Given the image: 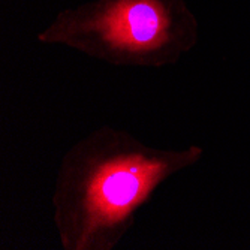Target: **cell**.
<instances>
[{
    "mask_svg": "<svg viewBox=\"0 0 250 250\" xmlns=\"http://www.w3.org/2000/svg\"><path fill=\"white\" fill-rule=\"evenodd\" d=\"M204 147H153L111 125L90 130L62 156L53 222L63 250H114L140 210L168 180L204 157Z\"/></svg>",
    "mask_w": 250,
    "mask_h": 250,
    "instance_id": "cell-1",
    "label": "cell"
},
{
    "mask_svg": "<svg viewBox=\"0 0 250 250\" xmlns=\"http://www.w3.org/2000/svg\"><path fill=\"white\" fill-rule=\"evenodd\" d=\"M36 39L114 67L161 69L196 47L199 21L186 0H88L59 11Z\"/></svg>",
    "mask_w": 250,
    "mask_h": 250,
    "instance_id": "cell-2",
    "label": "cell"
}]
</instances>
